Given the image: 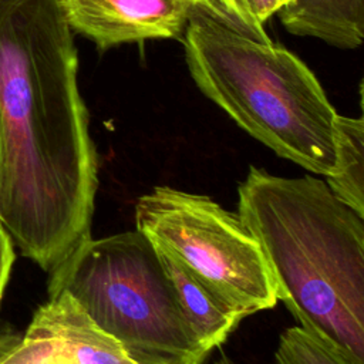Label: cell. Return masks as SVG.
<instances>
[{"label":"cell","mask_w":364,"mask_h":364,"mask_svg":"<svg viewBox=\"0 0 364 364\" xmlns=\"http://www.w3.org/2000/svg\"><path fill=\"white\" fill-rule=\"evenodd\" d=\"M182 41L196 87L243 131L313 175L336 173L337 111L304 61L198 11Z\"/></svg>","instance_id":"obj_3"},{"label":"cell","mask_w":364,"mask_h":364,"mask_svg":"<svg viewBox=\"0 0 364 364\" xmlns=\"http://www.w3.org/2000/svg\"><path fill=\"white\" fill-rule=\"evenodd\" d=\"M237 215L297 324L364 360V218L318 176L255 165L237 185Z\"/></svg>","instance_id":"obj_2"},{"label":"cell","mask_w":364,"mask_h":364,"mask_svg":"<svg viewBox=\"0 0 364 364\" xmlns=\"http://www.w3.org/2000/svg\"><path fill=\"white\" fill-rule=\"evenodd\" d=\"M70 293L138 364H203L155 246L138 229L87 239L53 272L47 293Z\"/></svg>","instance_id":"obj_4"},{"label":"cell","mask_w":364,"mask_h":364,"mask_svg":"<svg viewBox=\"0 0 364 364\" xmlns=\"http://www.w3.org/2000/svg\"><path fill=\"white\" fill-rule=\"evenodd\" d=\"M212 364H236L226 353H223V351H220V354H219V357L212 363Z\"/></svg>","instance_id":"obj_15"},{"label":"cell","mask_w":364,"mask_h":364,"mask_svg":"<svg viewBox=\"0 0 364 364\" xmlns=\"http://www.w3.org/2000/svg\"><path fill=\"white\" fill-rule=\"evenodd\" d=\"M16 260L14 242L0 219V304Z\"/></svg>","instance_id":"obj_13"},{"label":"cell","mask_w":364,"mask_h":364,"mask_svg":"<svg viewBox=\"0 0 364 364\" xmlns=\"http://www.w3.org/2000/svg\"><path fill=\"white\" fill-rule=\"evenodd\" d=\"M198 11L235 31L250 36L259 41L270 43L264 26L259 24L239 0H186Z\"/></svg>","instance_id":"obj_12"},{"label":"cell","mask_w":364,"mask_h":364,"mask_svg":"<svg viewBox=\"0 0 364 364\" xmlns=\"http://www.w3.org/2000/svg\"><path fill=\"white\" fill-rule=\"evenodd\" d=\"M0 364H138L61 290L33 313L26 330H0Z\"/></svg>","instance_id":"obj_6"},{"label":"cell","mask_w":364,"mask_h":364,"mask_svg":"<svg viewBox=\"0 0 364 364\" xmlns=\"http://www.w3.org/2000/svg\"><path fill=\"white\" fill-rule=\"evenodd\" d=\"M273 364H364V360L323 334L296 324L279 336Z\"/></svg>","instance_id":"obj_11"},{"label":"cell","mask_w":364,"mask_h":364,"mask_svg":"<svg viewBox=\"0 0 364 364\" xmlns=\"http://www.w3.org/2000/svg\"><path fill=\"white\" fill-rule=\"evenodd\" d=\"M334 139L337 171L324 178L330 191L364 218V121L336 115Z\"/></svg>","instance_id":"obj_10"},{"label":"cell","mask_w":364,"mask_h":364,"mask_svg":"<svg viewBox=\"0 0 364 364\" xmlns=\"http://www.w3.org/2000/svg\"><path fill=\"white\" fill-rule=\"evenodd\" d=\"M73 34L58 0H0V219L46 273L91 237L100 185Z\"/></svg>","instance_id":"obj_1"},{"label":"cell","mask_w":364,"mask_h":364,"mask_svg":"<svg viewBox=\"0 0 364 364\" xmlns=\"http://www.w3.org/2000/svg\"><path fill=\"white\" fill-rule=\"evenodd\" d=\"M152 243L188 326L203 351L210 354L228 340L243 317L220 303L171 249Z\"/></svg>","instance_id":"obj_8"},{"label":"cell","mask_w":364,"mask_h":364,"mask_svg":"<svg viewBox=\"0 0 364 364\" xmlns=\"http://www.w3.org/2000/svg\"><path fill=\"white\" fill-rule=\"evenodd\" d=\"M243 9L262 26L277 14L290 0H239Z\"/></svg>","instance_id":"obj_14"},{"label":"cell","mask_w":364,"mask_h":364,"mask_svg":"<svg viewBox=\"0 0 364 364\" xmlns=\"http://www.w3.org/2000/svg\"><path fill=\"white\" fill-rule=\"evenodd\" d=\"M73 33L100 50L145 40L182 38L193 11L186 0H58Z\"/></svg>","instance_id":"obj_7"},{"label":"cell","mask_w":364,"mask_h":364,"mask_svg":"<svg viewBox=\"0 0 364 364\" xmlns=\"http://www.w3.org/2000/svg\"><path fill=\"white\" fill-rule=\"evenodd\" d=\"M277 14L290 34L341 50L357 48L364 40V0H290Z\"/></svg>","instance_id":"obj_9"},{"label":"cell","mask_w":364,"mask_h":364,"mask_svg":"<svg viewBox=\"0 0 364 364\" xmlns=\"http://www.w3.org/2000/svg\"><path fill=\"white\" fill-rule=\"evenodd\" d=\"M134 210L136 229L171 249L232 311L246 318L277 304L269 264L237 212L168 185L141 195Z\"/></svg>","instance_id":"obj_5"}]
</instances>
